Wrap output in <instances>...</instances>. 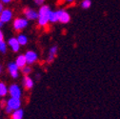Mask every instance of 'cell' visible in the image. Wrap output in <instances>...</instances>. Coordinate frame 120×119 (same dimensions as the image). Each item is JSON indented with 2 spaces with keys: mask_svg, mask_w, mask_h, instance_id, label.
<instances>
[{
  "mask_svg": "<svg viewBox=\"0 0 120 119\" xmlns=\"http://www.w3.org/2000/svg\"><path fill=\"white\" fill-rule=\"evenodd\" d=\"M15 64L18 66L19 69H22L23 67H25L28 63H27V59H26V56L25 54H21L19 56H17L16 60H15Z\"/></svg>",
  "mask_w": 120,
  "mask_h": 119,
  "instance_id": "cell-11",
  "label": "cell"
},
{
  "mask_svg": "<svg viewBox=\"0 0 120 119\" xmlns=\"http://www.w3.org/2000/svg\"><path fill=\"white\" fill-rule=\"evenodd\" d=\"M51 9L49 6L47 5H42L39 9L38 11V25L45 27L47 26V24L50 22V12H51Z\"/></svg>",
  "mask_w": 120,
  "mask_h": 119,
  "instance_id": "cell-1",
  "label": "cell"
},
{
  "mask_svg": "<svg viewBox=\"0 0 120 119\" xmlns=\"http://www.w3.org/2000/svg\"><path fill=\"white\" fill-rule=\"evenodd\" d=\"M3 40H4V35H3L2 31H1V30H0V42L3 41Z\"/></svg>",
  "mask_w": 120,
  "mask_h": 119,
  "instance_id": "cell-23",
  "label": "cell"
},
{
  "mask_svg": "<svg viewBox=\"0 0 120 119\" xmlns=\"http://www.w3.org/2000/svg\"><path fill=\"white\" fill-rule=\"evenodd\" d=\"M2 71H3V67H2V65H1V64H0V74H1Z\"/></svg>",
  "mask_w": 120,
  "mask_h": 119,
  "instance_id": "cell-27",
  "label": "cell"
},
{
  "mask_svg": "<svg viewBox=\"0 0 120 119\" xmlns=\"http://www.w3.org/2000/svg\"><path fill=\"white\" fill-rule=\"evenodd\" d=\"M23 85L26 90H31L34 87V81L31 77H29V75H25V77L23 79Z\"/></svg>",
  "mask_w": 120,
  "mask_h": 119,
  "instance_id": "cell-12",
  "label": "cell"
},
{
  "mask_svg": "<svg viewBox=\"0 0 120 119\" xmlns=\"http://www.w3.org/2000/svg\"><path fill=\"white\" fill-rule=\"evenodd\" d=\"M49 55H52V56H53V57H56V55H57V46H52V47L50 49Z\"/></svg>",
  "mask_w": 120,
  "mask_h": 119,
  "instance_id": "cell-18",
  "label": "cell"
},
{
  "mask_svg": "<svg viewBox=\"0 0 120 119\" xmlns=\"http://www.w3.org/2000/svg\"><path fill=\"white\" fill-rule=\"evenodd\" d=\"M6 104H7V102H6L5 100H2V101H1V107H2V108H4Z\"/></svg>",
  "mask_w": 120,
  "mask_h": 119,
  "instance_id": "cell-25",
  "label": "cell"
},
{
  "mask_svg": "<svg viewBox=\"0 0 120 119\" xmlns=\"http://www.w3.org/2000/svg\"><path fill=\"white\" fill-rule=\"evenodd\" d=\"M50 22H52V23L58 22V15H57L56 11H51V12H50Z\"/></svg>",
  "mask_w": 120,
  "mask_h": 119,
  "instance_id": "cell-16",
  "label": "cell"
},
{
  "mask_svg": "<svg viewBox=\"0 0 120 119\" xmlns=\"http://www.w3.org/2000/svg\"><path fill=\"white\" fill-rule=\"evenodd\" d=\"M34 3L36 5H43L44 2H45V0H34Z\"/></svg>",
  "mask_w": 120,
  "mask_h": 119,
  "instance_id": "cell-21",
  "label": "cell"
},
{
  "mask_svg": "<svg viewBox=\"0 0 120 119\" xmlns=\"http://www.w3.org/2000/svg\"><path fill=\"white\" fill-rule=\"evenodd\" d=\"M7 106L10 107L12 111H15L20 109L21 107V100L20 98H15V97H11L7 101Z\"/></svg>",
  "mask_w": 120,
  "mask_h": 119,
  "instance_id": "cell-3",
  "label": "cell"
},
{
  "mask_svg": "<svg viewBox=\"0 0 120 119\" xmlns=\"http://www.w3.org/2000/svg\"><path fill=\"white\" fill-rule=\"evenodd\" d=\"M11 1V0H1V2L4 3V4H9Z\"/></svg>",
  "mask_w": 120,
  "mask_h": 119,
  "instance_id": "cell-24",
  "label": "cell"
},
{
  "mask_svg": "<svg viewBox=\"0 0 120 119\" xmlns=\"http://www.w3.org/2000/svg\"><path fill=\"white\" fill-rule=\"evenodd\" d=\"M23 115H24L23 110L18 109V110L13 111L11 113V119H23Z\"/></svg>",
  "mask_w": 120,
  "mask_h": 119,
  "instance_id": "cell-13",
  "label": "cell"
},
{
  "mask_svg": "<svg viewBox=\"0 0 120 119\" xmlns=\"http://www.w3.org/2000/svg\"><path fill=\"white\" fill-rule=\"evenodd\" d=\"M3 24H4V23H3V22H2L1 20H0V29H1V28H2V26H3Z\"/></svg>",
  "mask_w": 120,
  "mask_h": 119,
  "instance_id": "cell-28",
  "label": "cell"
},
{
  "mask_svg": "<svg viewBox=\"0 0 120 119\" xmlns=\"http://www.w3.org/2000/svg\"><path fill=\"white\" fill-rule=\"evenodd\" d=\"M18 70H19V68H18V66L15 64V62H14V63H13V62H11V63L8 64V71H9L11 76L12 78H17V77H18V75H19Z\"/></svg>",
  "mask_w": 120,
  "mask_h": 119,
  "instance_id": "cell-7",
  "label": "cell"
},
{
  "mask_svg": "<svg viewBox=\"0 0 120 119\" xmlns=\"http://www.w3.org/2000/svg\"><path fill=\"white\" fill-rule=\"evenodd\" d=\"M9 93V89L7 88L6 84L0 82V96H5Z\"/></svg>",
  "mask_w": 120,
  "mask_h": 119,
  "instance_id": "cell-14",
  "label": "cell"
},
{
  "mask_svg": "<svg viewBox=\"0 0 120 119\" xmlns=\"http://www.w3.org/2000/svg\"><path fill=\"white\" fill-rule=\"evenodd\" d=\"M28 26V19L26 18H15L13 21V29L16 32H20Z\"/></svg>",
  "mask_w": 120,
  "mask_h": 119,
  "instance_id": "cell-2",
  "label": "cell"
},
{
  "mask_svg": "<svg viewBox=\"0 0 120 119\" xmlns=\"http://www.w3.org/2000/svg\"><path fill=\"white\" fill-rule=\"evenodd\" d=\"M92 5V2L91 0H83L82 3H81V7L83 9H89Z\"/></svg>",
  "mask_w": 120,
  "mask_h": 119,
  "instance_id": "cell-17",
  "label": "cell"
},
{
  "mask_svg": "<svg viewBox=\"0 0 120 119\" xmlns=\"http://www.w3.org/2000/svg\"><path fill=\"white\" fill-rule=\"evenodd\" d=\"M17 40H18V42H19V44L21 46H25L26 44L28 43V37L25 35V34H19L18 36H17Z\"/></svg>",
  "mask_w": 120,
  "mask_h": 119,
  "instance_id": "cell-15",
  "label": "cell"
},
{
  "mask_svg": "<svg viewBox=\"0 0 120 119\" xmlns=\"http://www.w3.org/2000/svg\"><path fill=\"white\" fill-rule=\"evenodd\" d=\"M56 12H57V15H58V21L60 23L67 24L70 22L71 16L67 11H65L64 10H58V11H56Z\"/></svg>",
  "mask_w": 120,
  "mask_h": 119,
  "instance_id": "cell-4",
  "label": "cell"
},
{
  "mask_svg": "<svg viewBox=\"0 0 120 119\" xmlns=\"http://www.w3.org/2000/svg\"><path fill=\"white\" fill-rule=\"evenodd\" d=\"M7 52V44L3 41L0 42V52H2V53H5Z\"/></svg>",
  "mask_w": 120,
  "mask_h": 119,
  "instance_id": "cell-20",
  "label": "cell"
},
{
  "mask_svg": "<svg viewBox=\"0 0 120 119\" xmlns=\"http://www.w3.org/2000/svg\"><path fill=\"white\" fill-rule=\"evenodd\" d=\"M8 44H9V46L11 47V49L13 52H18L19 49H20V46H21L19 44V42H18V40H17V38H14V37L10 38L9 41H8Z\"/></svg>",
  "mask_w": 120,
  "mask_h": 119,
  "instance_id": "cell-10",
  "label": "cell"
},
{
  "mask_svg": "<svg viewBox=\"0 0 120 119\" xmlns=\"http://www.w3.org/2000/svg\"><path fill=\"white\" fill-rule=\"evenodd\" d=\"M9 93L11 94V97H15V98H20L22 95L21 89L17 84H12L9 88Z\"/></svg>",
  "mask_w": 120,
  "mask_h": 119,
  "instance_id": "cell-5",
  "label": "cell"
},
{
  "mask_svg": "<svg viewBox=\"0 0 120 119\" xmlns=\"http://www.w3.org/2000/svg\"><path fill=\"white\" fill-rule=\"evenodd\" d=\"M12 18V11L10 9H4L2 12L0 13V20L3 23H7L11 21Z\"/></svg>",
  "mask_w": 120,
  "mask_h": 119,
  "instance_id": "cell-8",
  "label": "cell"
},
{
  "mask_svg": "<svg viewBox=\"0 0 120 119\" xmlns=\"http://www.w3.org/2000/svg\"><path fill=\"white\" fill-rule=\"evenodd\" d=\"M66 1H67V2H72L73 0H66Z\"/></svg>",
  "mask_w": 120,
  "mask_h": 119,
  "instance_id": "cell-29",
  "label": "cell"
},
{
  "mask_svg": "<svg viewBox=\"0 0 120 119\" xmlns=\"http://www.w3.org/2000/svg\"><path fill=\"white\" fill-rule=\"evenodd\" d=\"M25 56H26V59H27V63L29 65L35 63L37 61V59H38L37 53L35 52H34V51H28L25 53Z\"/></svg>",
  "mask_w": 120,
  "mask_h": 119,
  "instance_id": "cell-9",
  "label": "cell"
},
{
  "mask_svg": "<svg viewBox=\"0 0 120 119\" xmlns=\"http://www.w3.org/2000/svg\"><path fill=\"white\" fill-rule=\"evenodd\" d=\"M5 112H6L7 113H10V114H11V112H12L13 111H12V110H11V109L10 107L6 106V107H5Z\"/></svg>",
  "mask_w": 120,
  "mask_h": 119,
  "instance_id": "cell-22",
  "label": "cell"
},
{
  "mask_svg": "<svg viewBox=\"0 0 120 119\" xmlns=\"http://www.w3.org/2000/svg\"><path fill=\"white\" fill-rule=\"evenodd\" d=\"M21 71H22V72L25 74V75H29V74L32 72V68L26 65L25 67H23V68L21 69Z\"/></svg>",
  "mask_w": 120,
  "mask_h": 119,
  "instance_id": "cell-19",
  "label": "cell"
},
{
  "mask_svg": "<svg viewBox=\"0 0 120 119\" xmlns=\"http://www.w3.org/2000/svg\"><path fill=\"white\" fill-rule=\"evenodd\" d=\"M23 13L25 17L28 20H36L38 19V12H36L34 10L31 8H25L23 11Z\"/></svg>",
  "mask_w": 120,
  "mask_h": 119,
  "instance_id": "cell-6",
  "label": "cell"
},
{
  "mask_svg": "<svg viewBox=\"0 0 120 119\" xmlns=\"http://www.w3.org/2000/svg\"><path fill=\"white\" fill-rule=\"evenodd\" d=\"M3 10H4V8H3V3H2V2H0V13L2 12Z\"/></svg>",
  "mask_w": 120,
  "mask_h": 119,
  "instance_id": "cell-26",
  "label": "cell"
}]
</instances>
